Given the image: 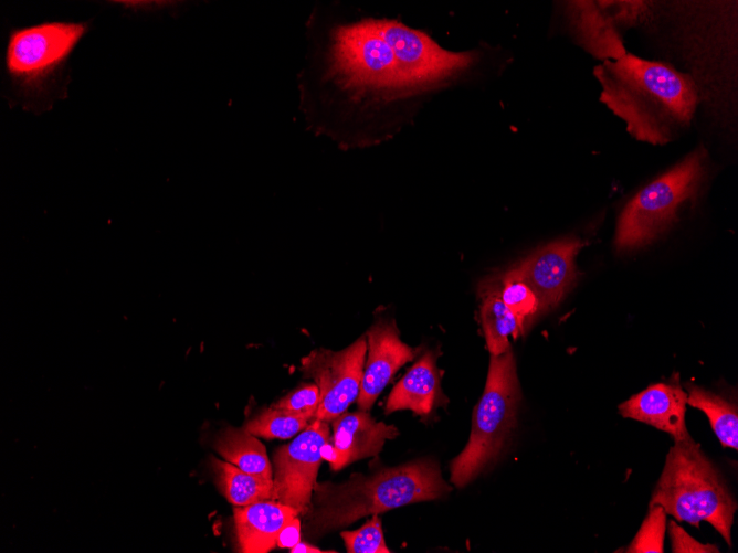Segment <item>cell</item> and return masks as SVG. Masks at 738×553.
<instances>
[{"mask_svg": "<svg viewBox=\"0 0 738 553\" xmlns=\"http://www.w3.org/2000/svg\"><path fill=\"white\" fill-rule=\"evenodd\" d=\"M600 100L639 141L665 145L690 125L698 89L688 74L633 54L605 60L593 70Z\"/></svg>", "mask_w": 738, "mask_h": 553, "instance_id": "obj_1", "label": "cell"}, {"mask_svg": "<svg viewBox=\"0 0 738 553\" xmlns=\"http://www.w3.org/2000/svg\"><path fill=\"white\" fill-rule=\"evenodd\" d=\"M450 490L439 465L430 459L381 468L369 476L352 474L342 483L316 481L305 531L318 538L365 515L434 500Z\"/></svg>", "mask_w": 738, "mask_h": 553, "instance_id": "obj_2", "label": "cell"}, {"mask_svg": "<svg viewBox=\"0 0 738 553\" xmlns=\"http://www.w3.org/2000/svg\"><path fill=\"white\" fill-rule=\"evenodd\" d=\"M661 506L677 521L708 522L731 546L737 502L721 474L692 437L670 448L650 506Z\"/></svg>", "mask_w": 738, "mask_h": 553, "instance_id": "obj_3", "label": "cell"}, {"mask_svg": "<svg viewBox=\"0 0 738 553\" xmlns=\"http://www.w3.org/2000/svg\"><path fill=\"white\" fill-rule=\"evenodd\" d=\"M87 31V22L72 21H48L11 31L6 70L25 109L43 111L66 96L65 68Z\"/></svg>", "mask_w": 738, "mask_h": 553, "instance_id": "obj_4", "label": "cell"}, {"mask_svg": "<svg viewBox=\"0 0 738 553\" xmlns=\"http://www.w3.org/2000/svg\"><path fill=\"white\" fill-rule=\"evenodd\" d=\"M520 398L512 350L491 355L483 395L474 408L470 439L451 462V481L464 487L500 454L516 425Z\"/></svg>", "mask_w": 738, "mask_h": 553, "instance_id": "obj_5", "label": "cell"}, {"mask_svg": "<svg viewBox=\"0 0 738 553\" xmlns=\"http://www.w3.org/2000/svg\"><path fill=\"white\" fill-rule=\"evenodd\" d=\"M705 159L706 150L699 147L625 205L615 232L618 251L651 243L677 219L679 206L697 194L705 174Z\"/></svg>", "mask_w": 738, "mask_h": 553, "instance_id": "obj_6", "label": "cell"}, {"mask_svg": "<svg viewBox=\"0 0 738 553\" xmlns=\"http://www.w3.org/2000/svg\"><path fill=\"white\" fill-rule=\"evenodd\" d=\"M380 35L391 47L404 89L429 87L467 68L470 53L446 51L424 33L397 21L375 20Z\"/></svg>", "mask_w": 738, "mask_h": 553, "instance_id": "obj_7", "label": "cell"}, {"mask_svg": "<svg viewBox=\"0 0 738 553\" xmlns=\"http://www.w3.org/2000/svg\"><path fill=\"white\" fill-rule=\"evenodd\" d=\"M333 52L334 66L349 84L404 89L393 52L375 20L339 28Z\"/></svg>", "mask_w": 738, "mask_h": 553, "instance_id": "obj_8", "label": "cell"}, {"mask_svg": "<svg viewBox=\"0 0 738 553\" xmlns=\"http://www.w3.org/2000/svg\"><path fill=\"white\" fill-rule=\"evenodd\" d=\"M366 353L367 341L361 337L344 350L315 349L302 359L301 371L320 392L316 419L333 422L357 400Z\"/></svg>", "mask_w": 738, "mask_h": 553, "instance_id": "obj_9", "label": "cell"}, {"mask_svg": "<svg viewBox=\"0 0 738 553\" xmlns=\"http://www.w3.org/2000/svg\"><path fill=\"white\" fill-rule=\"evenodd\" d=\"M328 422L314 418L289 444L273 455L272 500L305 515L312 507V493L321 464V448L329 438Z\"/></svg>", "mask_w": 738, "mask_h": 553, "instance_id": "obj_10", "label": "cell"}, {"mask_svg": "<svg viewBox=\"0 0 738 553\" xmlns=\"http://www.w3.org/2000/svg\"><path fill=\"white\" fill-rule=\"evenodd\" d=\"M586 242L565 238L547 244L523 262L516 269L536 293L540 311L554 308L574 284L578 272L574 258Z\"/></svg>", "mask_w": 738, "mask_h": 553, "instance_id": "obj_11", "label": "cell"}, {"mask_svg": "<svg viewBox=\"0 0 738 553\" xmlns=\"http://www.w3.org/2000/svg\"><path fill=\"white\" fill-rule=\"evenodd\" d=\"M333 436L323 446V458L333 470L379 454L388 439L399 432L394 425L377 422L368 411L342 413L333 421Z\"/></svg>", "mask_w": 738, "mask_h": 553, "instance_id": "obj_12", "label": "cell"}, {"mask_svg": "<svg viewBox=\"0 0 738 553\" xmlns=\"http://www.w3.org/2000/svg\"><path fill=\"white\" fill-rule=\"evenodd\" d=\"M368 355L363 366L358 407L368 411L396 372L414 359L417 351L401 341L393 321L379 320L367 332Z\"/></svg>", "mask_w": 738, "mask_h": 553, "instance_id": "obj_13", "label": "cell"}, {"mask_svg": "<svg viewBox=\"0 0 738 553\" xmlns=\"http://www.w3.org/2000/svg\"><path fill=\"white\" fill-rule=\"evenodd\" d=\"M686 391L678 383H655L618 407L619 413L670 434L674 442L690 438L685 422Z\"/></svg>", "mask_w": 738, "mask_h": 553, "instance_id": "obj_14", "label": "cell"}, {"mask_svg": "<svg viewBox=\"0 0 738 553\" xmlns=\"http://www.w3.org/2000/svg\"><path fill=\"white\" fill-rule=\"evenodd\" d=\"M296 515L294 508L271 499L235 506L233 519L239 551L266 553L273 550L282 528Z\"/></svg>", "mask_w": 738, "mask_h": 553, "instance_id": "obj_15", "label": "cell"}, {"mask_svg": "<svg viewBox=\"0 0 738 553\" xmlns=\"http://www.w3.org/2000/svg\"><path fill=\"white\" fill-rule=\"evenodd\" d=\"M440 381L435 357L428 351L393 386L387 400L386 414L411 410L421 416L429 415L442 398Z\"/></svg>", "mask_w": 738, "mask_h": 553, "instance_id": "obj_16", "label": "cell"}, {"mask_svg": "<svg viewBox=\"0 0 738 553\" xmlns=\"http://www.w3.org/2000/svg\"><path fill=\"white\" fill-rule=\"evenodd\" d=\"M572 20L581 43L597 57L619 60L626 51L605 10L593 2H573Z\"/></svg>", "mask_w": 738, "mask_h": 553, "instance_id": "obj_17", "label": "cell"}, {"mask_svg": "<svg viewBox=\"0 0 738 553\" xmlns=\"http://www.w3.org/2000/svg\"><path fill=\"white\" fill-rule=\"evenodd\" d=\"M211 468L219 490L233 506L272 500L273 479L246 472L214 457L211 458Z\"/></svg>", "mask_w": 738, "mask_h": 553, "instance_id": "obj_18", "label": "cell"}, {"mask_svg": "<svg viewBox=\"0 0 738 553\" xmlns=\"http://www.w3.org/2000/svg\"><path fill=\"white\" fill-rule=\"evenodd\" d=\"M213 447L240 469L272 479V467L263 444L245 428L228 427L215 438Z\"/></svg>", "mask_w": 738, "mask_h": 553, "instance_id": "obj_19", "label": "cell"}, {"mask_svg": "<svg viewBox=\"0 0 738 553\" xmlns=\"http://www.w3.org/2000/svg\"><path fill=\"white\" fill-rule=\"evenodd\" d=\"M687 405L700 410L708 417L710 427L724 447L738 448L737 406L723 396L686 383Z\"/></svg>", "mask_w": 738, "mask_h": 553, "instance_id": "obj_20", "label": "cell"}, {"mask_svg": "<svg viewBox=\"0 0 738 553\" xmlns=\"http://www.w3.org/2000/svg\"><path fill=\"white\" fill-rule=\"evenodd\" d=\"M481 321L491 355H500L509 351V339H517L523 332L517 319L504 305L496 290L483 296Z\"/></svg>", "mask_w": 738, "mask_h": 553, "instance_id": "obj_21", "label": "cell"}, {"mask_svg": "<svg viewBox=\"0 0 738 553\" xmlns=\"http://www.w3.org/2000/svg\"><path fill=\"white\" fill-rule=\"evenodd\" d=\"M310 419L305 414L270 406L249 421L244 428L254 436L286 439L305 429Z\"/></svg>", "mask_w": 738, "mask_h": 553, "instance_id": "obj_22", "label": "cell"}, {"mask_svg": "<svg viewBox=\"0 0 738 553\" xmlns=\"http://www.w3.org/2000/svg\"><path fill=\"white\" fill-rule=\"evenodd\" d=\"M498 294L504 305L517 319L523 331L527 323L540 311L536 293L516 267L504 275Z\"/></svg>", "mask_w": 738, "mask_h": 553, "instance_id": "obj_23", "label": "cell"}, {"mask_svg": "<svg viewBox=\"0 0 738 553\" xmlns=\"http://www.w3.org/2000/svg\"><path fill=\"white\" fill-rule=\"evenodd\" d=\"M666 512L658 506H650L647 515L636 535L625 549L629 553H663L666 532Z\"/></svg>", "mask_w": 738, "mask_h": 553, "instance_id": "obj_24", "label": "cell"}, {"mask_svg": "<svg viewBox=\"0 0 738 553\" xmlns=\"http://www.w3.org/2000/svg\"><path fill=\"white\" fill-rule=\"evenodd\" d=\"M349 553H390L386 545L381 520L378 514L367 520V522L357 530L342 531L340 533Z\"/></svg>", "mask_w": 738, "mask_h": 553, "instance_id": "obj_25", "label": "cell"}, {"mask_svg": "<svg viewBox=\"0 0 738 553\" xmlns=\"http://www.w3.org/2000/svg\"><path fill=\"white\" fill-rule=\"evenodd\" d=\"M320 402V392L316 384H303L286 394L271 406L315 418Z\"/></svg>", "mask_w": 738, "mask_h": 553, "instance_id": "obj_26", "label": "cell"}, {"mask_svg": "<svg viewBox=\"0 0 738 553\" xmlns=\"http://www.w3.org/2000/svg\"><path fill=\"white\" fill-rule=\"evenodd\" d=\"M672 544L673 553H718L719 549L714 544H704L692 538L686 531L670 521L666 525Z\"/></svg>", "mask_w": 738, "mask_h": 553, "instance_id": "obj_27", "label": "cell"}, {"mask_svg": "<svg viewBox=\"0 0 738 553\" xmlns=\"http://www.w3.org/2000/svg\"><path fill=\"white\" fill-rule=\"evenodd\" d=\"M301 542V521L298 517L292 518L280 531L276 545L291 549Z\"/></svg>", "mask_w": 738, "mask_h": 553, "instance_id": "obj_28", "label": "cell"}, {"mask_svg": "<svg viewBox=\"0 0 738 553\" xmlns=\"http://www.w3.org/2000/svg\"><path fill=\"white\" fill-rule=\"evenodd\" d=\"M291 553H321V552H336V551H323L316 546H313L308 543L298 542L296 545L289 549Z\"/></svg>", "mask_w": 738, "mask_h": 553, "instance_id": "obj_29", "label": "cell"}]
</instances>
